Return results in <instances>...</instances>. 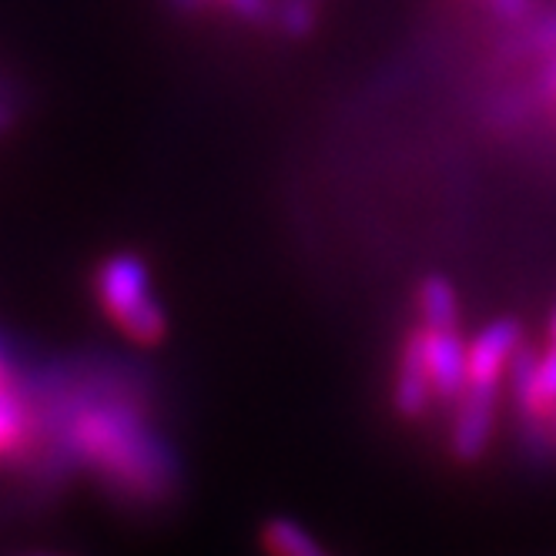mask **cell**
I'll return each mask as SVG.
<instances>
[{"instance_id": "8992f818", "label": "cell", "mask_w": 556, "mask_h": 556, "mask_svg": "<svg viewBox=\"0 0 556 556\" xmlns=\"http://www.w3.org/2000/svg\"><path fill=\"white\" fill-rule=\"evenodd\" d=\"M416 315L426 329H453L459 326V299L450 278L426 275L416 289Z\"/></svg>"}, {"instance_id": "6da1fadb", "label": "cell", "mask_w": 556, "mask_h": 556, "mask_svg": "<svg viewBox=\"0 0 556 556\" xmlns=\"http://www.w3.org/2000/svg\"><path fill=\"white\" fill-rule=\"evenodd\" d=\"M37 389L61 480L88 472L104 496L131 509H157L178 493V456L157 432L151 392L128 369L54 372Z\"/></svg>"}, {"instance_id": "277c9868", "label": "cell", "mask_w": 556, "mask_h": 556, "mask_svg": "<svg viewBox=\"0 0 556 556\" xmlns=\"http://www.w3.org/2000/svg\"><path fill=\"white\" fill-rule=\"evenodd\" d=\"M432 403H435V395H432V379H429V363H426V342H422V329L416 326L400 345V363H395V382H392V406L403 419L416 422L432 409Z\"/></svg>"}, {"instance_id": "52a82bcc", "label": "cell", "mask_w": 556, "mask_h": 556, "mask_svg": "<svg viewBox=\"0 0 556 556\" xmlns=\"http://www.w3.org/2000/svg\"><path fill=\"white\" fill-rule=\"evenodd\" d=\"M262 546L268 556H329L308 530H302L295 520H282V516L262 527Z\"/></svg>"}, {"instance_id": "8fae6325", "label": "cell", "mask_w": 556, "mask_h": 556, "mask_svg": "<svg viewBox=\"0 0 556 556\" xmlns=\"http://www.w3.org/2000/svg\"><path fill=\"white\" fill-rule=\"evenodd\" d=\"M549 429H553V440H556V413L549 416Z\"/></svg>"}, {"instance_id": "3957f363", "label": "cell", "mask_w": 556, "mask_h": 556, "mask_svg": "<svg viewBox=\"0 0 556 556\" xmlns=\"http://www.w3.org/2000/svg\"><path fill=\"white\" fill-rule=\"evenodd\" d=\"M94 299L108 323L135 345H157L165 339V308L151 295V271L135 252L108 255L98 265Z\"/></svg>"}, {"instance_id": "9c48e42d", "label": "cell", "mask_w": 556, "mask_h": 556, "mask_svg": "<svg viewBox=\"0 0 556 556\" xmlns=\"http://www.w3.org/2000/svg\"><path fill=\"white\" fill-rule=\"evenodd\" d=\"M181 8H188V11H194V8H205V4H218V8H225V0H178Z\"/></svg>"}, {"instance_id": "5b68a950", "label": "cell", "mask_w": 556, "mask_h": 556, "mask_svg": "<svg viewBox=\"0 0 556 556\" xmlns=\"http://www.w3.org/2000/svg\"><path fill=\"white\" fill-rule=\"evenodd\" d=\"M419 326V323H416ZM422 329L426 342V363L432 379V395L440 406H456L466 389V342L459 336V326L453 329Z\"/></svg>"}, {"instance_id": "30bf717a", "label": "cell", "mask_w": 556, "mask_h": 556, "mask_svg": "<svg viewBox=\"0 0 556 556\" xmlns=\"http://www.w3.org/2000/svg\"><path fill=\"white\" fill-rule=\"evenodd\" d=\"M549 339H556V312H553V319H549Z\"/></svg>"}, {"instance_id": "7a4b0ae2", "label": "cell", "mask_w": 556, "mask_h": 556, "mask_svg": "<svg viewBox=\"0 0 556 556\" xmlns=\"http://www.w3.org/2000/svg\"><path fill=\"white\" fill-rule=\"evenodd\" d=\"M520 345L523 329L516 319H496L466 342V389L453 406L450 432V450L459 463H476L486 453L496 426L500 389Z\"/></svg>"}, {"instance_id": "ba28073f", "label": "cell", "mask_w": 556, "mask_h": 556, "mask_svg": "<svg viewBox=\"0 0 556 556\" xmlns=\"http://www.w3.org/2000/svg\"><path fill=\"white\" fill-rule=\"evenodd\" d=\"M483 8L500 21H520L530 14L533 0H483Z\"/></svg>"}]
</instances>
